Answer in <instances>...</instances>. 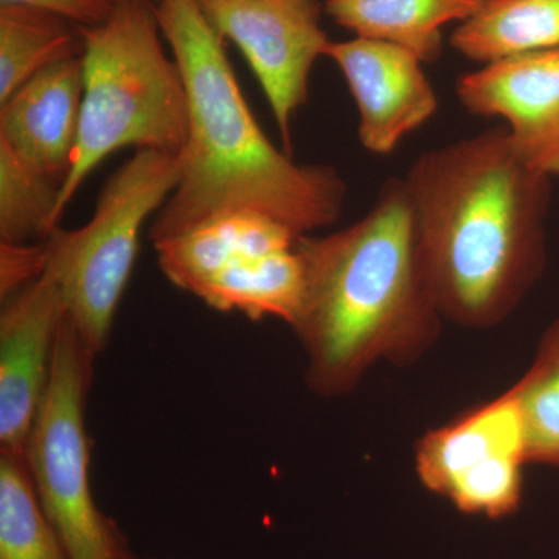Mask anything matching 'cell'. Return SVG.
<instances>
[{
	"mask_svg": "<svg viewBox=\"0 0 559 559\" xmlns=\"http://www.w3.org/2000/svg\"><path fill=\"white\" fill-rule=\"evenodd\" d=\"M304 289V260L296 246L246 257L209 280L194 296L216 311H237L252 320L275 318L290 326L300 310Z\"/></svg>",
	"mask_w": 559,
	"mask_h": 559,
	"instance_id": "9a60e30c",
	"label": "cell"
},
{
	"mask_svg": "<svg viewBox=\"0 0 559 559\" xmlns=\"http://www.w3.org/2000/svg\"><path fill=\"white\" fill-rule=\"evenodd\" d=\"M299 235L257 213H231L156 242L157 263L173 285L197 294L209 280L246 257L294 249Z\"/></svg>",
	"mask_w": 559,
	"mask_h": 559,
	"instance_id": "4fadbf2b",
	"label": "cell"
},
{
	"mask_svg": "<svg viewBox=\"0 0 559 559\" xmlns=\"http://www.w3.org/2000/svg\"><path fill=\"white\" fill-rule=\"evenodd\" d=\"M50 242L7 245L0 242V297L2 301L38 280L47 270Z\"/></svg>",
	"mask_w": 559,
	"mask_h": 559,
	"instance_id": "44dd1931",
	"label": "cell"
},
{
	"mask_svg": "<svg viewBox=\"0 0 559 559\" xmlns=\"http://www.w3.org/2000/svg\"><path fill=\"white\" fill-rule=\"evenodd\" d=\"M325 57L336 62L347 81L359 110V140L370 153H393L439 109L425 62L406 47L356 36L330 40Z\"/></svg>",
	"mask_w": 559,
	"mask_h": 559,
	"instance_id": "8fae6325",
	"label": "cell"
},
{
	"mask_svg": "<svg viewBox=\"0 0 559 559\" xmlns=\"http://www.w3.org/2000/svg\"><path fill=\"white\" fill-rule=\"evenodd\" d=\"M154 13L186 83L190 127L178 187L150 227L153 245L231 213L267 216L299 237L336 223L347 183L267 139L197 0H159Z\"/></svg>",
	"mask_w": 559,
	"mask_h": 559,
	"instance_id": "7a4b0ae2",
	"label": "cell"
},
{
	"mask_svg": "<svg viewBox=\"0 0 559 559\" xmlns=\"http://www.w3.org/2000/svg\"><path fill=\"white\" fill-rule=\"evenodd\" d=\"M146 2L153 3V5H156V3L159 2V0H146Z\"/></svg>",
	"mask_w": 559,
	"mask_h": 559,
	"instance_id": "603a6c76",
	"label": "cell"
},
{
	"mask_svg": "<svg viewBox=\"0 0 559 559\" xmlns=\"http://www.w3.org/2000/svg\"><path fill=\"white\" fill-rule=\"evenodd\" d=\"M120 0H0V5H24L60 16L76 27H98L112 16Z\"/></svg>",
	"mask_w": 559,
	"mask_h": 559,
	"instance_id": "7402d4cb",
	"label": "cell"
},
{
	"mask_svg": "<svg viewBox=\"0 0 559 559\" xmlns=\"http://www.w3.org/2000/svg\"><path fill=\"white\" fill-rule=\"evenodd\" d=\"M527 439L513 385L428 430L415 447L423 487L473 516L500 520L520 510Z\"/></svg>",
	"mask_w": 559,
	"mask_h": 559,
	"instance_id": "52a82bcc",
	"label": "cell"
},
{
	"mask_svg": "<svg viewBox=\"0 0 559 559\" xmlns=\"http://www.w3.org/2000/svg\"><path fill=\"white\" fill-rule=\"evenodd\" d=\"M489 0H326V13L360 38L390 40L423 62L439 60L441 28L471 20Z\"/></svg>",
	"mask_w": 559,
	"mask_h": 559,
	"instance_id": "5bb4252c",
	"label": "cell"
},
{
	"mask_svg": "<svg viewBox=\"0 0 559 559\" xmlns=\"http://www.w3.org/2000/svg\"><path fill=\"white\" fill-rule=\"evenodd\" d=\"M83 55L55 62L0 105V142L64 183L79 142Z\"/></svg>",
	"mask_w": 559,
	"mask_h": 559,
	"instance_id": "7c38bea8",
	"label": "cell"
},
{
	"mask_svg": "<svg viewBox=\"0 0 559 559\" xmlns=\"http://www.w3.org/2000/svg\"><path fill=\"white\" fill-rule=\"evenodd\" d=\"M404 182L443 319L468 330L502 325L546 270L551 179L496 127L426 151Z\"/></svg>",
	"mask_w": 559,
	"mask_h": 559,
	"instance_id": "6da1fadb",
	"label": "cell"
},
{
	"mask_svg": "<svg viewBox=\"0 0 559 559\" xmlns=\"http://www.w3.org/2000/svg\"><path fill=\"white\" fill-rule=\"evenodd\" d=\"M132 559H154V558H138V557H132Z\"/></svg>",
	"mask_w": 559,
	"mask_h": 559,
	"instance_id": "cb8c5ba5",
	"label": "cell"
},
{
	"mask_svg": "<svg viewBox=\"0 0 559 559\" xmlns=\"http://www.w3.org/2000/svg\"><path fill=\"white\" fill-rule=\"evenodd\" d=\"M179 176V156L135 150L103 187L86 226L50 234V261L60 275L68 318L95 355L108 347L143 226L171 197Z\"/></svg>",
	"mask_w": 559,
	"mask_h": 559,
	"instance_id": "5b68a950",
	"label": "cell"
},
{
	"mask_svg": "<svg viewBox=\"0 0 559 559\" xmlns=\"http://www.w3.org/2000/svg\"><path fill=\"white\" fill-rule=\"evenodd\" d=\"M95 356L66 318L49 384L25 447V462L40 507L70 559H132L116 522L102 513L91 491L84 417Z\"/></svg>",
	"mask_w": 559,
	"mask_h": 559,
	"instance_id": "8992f818",
	"label": "cell"
},
{
	"mask_svg": "<svg viewBox=\"0 0 559 559\" xmlns=\"http://www.w3.org/2000/svg\"><path fill=\"white\" fill-rule=\"evenodd\" d=\"M62 183L0 142V242L31 245L57 229Z\"/></svg>",
	"mask_w": 559,
	"mask_h": 559,
	"instance_id": "d6986e66",
	"label": "cell"
},
{
	"mask_svg": "<svg viewBox=\"0 0 559 559\" xmlns=\"http://www.w3.org/2000/svg\"><path fill=\"white\" fill-rule=\"evenodd\" d=\"M221 39L248 60L293 156V121L310 97L316 61L330 44L318 0H197Z\"/></svg>",
	"mask_w": 559,
	"mask_h": 559,
	"instance_id": "ba28073f",
	"label": "cell"
},
{
	"mask_svg": "<svg viewBox=\"0 0 559 559\" xmlns=\"http://www.w3.org/2000/svg\"><path fill=\"white\" fill-rule=\"evenodd\" d=\"M66 318L60 275L50 259L38 280L2 301L0 451L24 455Z\"/></svg>",
	"mask_w": 559,
	"mask_h": 559,
	"instance_id": "9c48e42d",
	"label": "cell"
},
{
	"mask_svg": "<svg viewBox=\"0 0 559 559\" xmlns=\"http://www.w3.org/2000/svg\"><path fill=\"white\" fill-rule=\"evenodd\" d=\"M0 559H70L44 513L25 455L0 451Z\"/></svg>",
	"mask_w": 559,
	"mask_h": 559,
	"instance_id": "ac0fdd59",
	"label": "cell"
},
{
	"mask_svg": "<svg viewBox=\"0 0 559 559\" xmlns=\"http://www.w3.org/2000/svg\"><path fill=\"white\" fill-rule=\"evenodd\" d=\"M455 94L473 116L506 121L533 171L559 178V47L488 62L460 76Z\"/></svg>",
	"mask_w": 559,
	"mask_h": 559,
	"instance_id": "30bf717a",
	"label": "cell"
},
{
	"mask_svg": "<svg viewBox=\"0 0 559 559\" xmlns=\"http://www.w3.org/2000/svg\"><path fill=\"white\" fill-rule=\"evenodd\" d=\"M471 61L488 62L559 47V0H489L451 36Z\"/></svg>",
	"mask_w": 559,
	"mask_h": 559,
	"instance_id": "2e32d148",
	"label": "cell"
},
{
	"mask_svg": "<svg viewBox=\"0 0 559 559\" xmlns=\"http://www.w3.org/2000/svg\"><path fill=\"white\" fill-rule=\"evenodd\" d=\"M528 465L559 469V318L540 336L528 370L514 382Z\"/></svg>",
	"mask_w": 559,
	"mask_h": 559,
	"instance_id": "ffe728a7",
	"label": "cell"
},
{
	"mask_svg": "<svg viewBox=\"0 0 559 559\" xmlns=\"http://www.w3.org/2000/svg\"><path fill=\"white\" fill-rule=\"evenodd\" d=\"M297 250L305 289L290 329L316 395H349L378 364L409 367L439 341L444 319L419 259L404 178L389 179L362 218L325 237L304 235Z\"/></svg>",
	"mask_w": 559,
	"mask_h": 559,
	"instance_id": "3957f363",
	"label": "cell"
},
{
	"mask_svg": "<svg viewBox=\"0 0 559 559\" xmlns=\"http://www.w3.org/2000/svg\"><path fill=\"white\" fill-rule=\"evenodd\" d=\"M83 36L79 142L58 201L57 219L106 157L132 146L179 156L189 139V100L178 62L162 44L153 3L120 0Z\"/></svg>",
	"mask_w": 559,
	"mask_h": 559,
	"instance_id": "277c9868",
	"label": "cell"
},
{
	"mask_svg": "<svg viewBox=\"0 0 559 559\" xmlns=\"http://www.w3.org/2000/svg\"><path fill=\"white\" fill-rule=\"evenodd\" d=\"M83 50L72 22L31 7L0 5V105L40 70Z\"/></svg>",
	"mask_w": 559,
	"mask_h": 559,
	"instance_id": "e0dca14e",
	"label": "cell"
}]
</instances>
